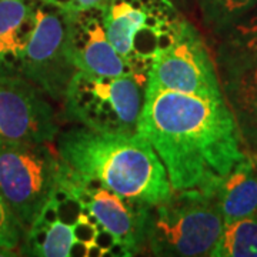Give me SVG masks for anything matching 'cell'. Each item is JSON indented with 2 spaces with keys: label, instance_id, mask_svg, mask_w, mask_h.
Masks as SVG:
<instances>
[{
  "label": "cell",
  "instance_id": "obj_1",
  "mask_svg": "<svg viewBox=\"0 0 257 257\" xmlns=\"http://www.w3.org/2000/svg\"><path fill=\"white\" fill-rule=\"evenodd\" d=\"M138 133L155 149L173 192L214 196L250 153L224 97L146 90Z\"/></svg>",
  "mask_w": 257,
  "mask_h": 257
},
{
  "label": "cell",
  "instance_id": "obj_2",
  "mask_svg": "<svg viewBox=\"0 0 257 257\" xmlns=\"http://www.w3.org/2000/svg\"><path fill=\"white\" fill-rule=\"evenodd\" d=\"M56 139L59 157L72 170L119 196L157 204L173 194L162 160L139 133L106 135L79 126Z\"/></svg>",
  "mask_w": 257,
  "mask_h": 257
},
{
  "label": "cell",
  "instance_id": "obj_3",
  "mask_svg": "<svg viewBox=\"0 0 257 257\" xmlns=\"http://www.w3.org/2000/svg\"><path fill=\"white\" fill-rule=\"evenodd\" d=\"M223 227L214 196L173 192L170 199L149 206L145 246L155 256H210Z\"/></svg>",
  "mask_w": 257,
  "mask_h": 257
},
{
  "label": "cell",
  "instance_id": "obj_4",
  "mask_svg": "<svg viewBox=\"0 0 257 257\" xmlns=\"http://www.w3.org/2000/svg\"><path fill=\"white\" fill-rule=\"evenodd\" d=\"M146 77L96 76L77 70L64 93V119L106 135H135L145 103Z\"/></svg>",
  "mask_w": 257,
  "mask_h": 257
},
{
  "label": "cell",
  "instance_id": "obj_5",
  "mask_svg": "<svg viewBox=\"0 0 257 257\" xmlns=\"http://www.w3.org/2000/svg\"><path fill=\"white\" fill-rule=\"evenodd\" d=\"M60 166L52 142L0 139V197L25 230L49 200Z\"/></svg>",
  "mask_w": 257,
  "mask_h": 257
},
{
  "label": "cell",
  "instance_id": "obj_6",
  "mask_svg": "<svg viewBox=\"0 0 257 257\" xmlns=\"http://www.w3.org/2000/svg\"><path fill=\"white\" fill-rule=\"evenodd\" d=\"M146 90L224 97L216 63L199 30L186 20L176 42L159 53L147 73Z\"/></svg>",
  "mask_w": 257,
  "mask_h": 257
},
{
  "label": "cell",
  "instance_id": "obj_7",
  "mask_svg": "<svg viewBox=\"0 0 257 257\" xmlns=\"http://www.w3.org/2000/svg\"><path fill=\"white\" fill-rule=\"evenodd\" d=\"M76 72L67 50V10L37 0L36 28L26 52L23 77L59 100Z\"/></svg>",
  "mask_w": 257,
  "mask_h": 257
},
{
  "label": "cell",
  "instance_id": "obj_8",
  "mask_svg": "<svg viewBox=\"0 0 257 257\" xmlns=\"http://www.w3.org/2000/svg\"><path fill=\"white\" fill-rule=\"evenodd\" d=\"M55 110L45 93L25 77L0 76V139L53 142Z\"/></svg>",
  "mask_w": 257,
  "mask_h": 257
},
{
  "label": "cell",
  "instance_id": "obj_9",
  "mask_svg": "<svg viewBox=\"0 0 257 257\" xmlns=\"http://www.w3.org/2000/svg\"><path fill=\"white\" fill-rule=\"evenodd\" d=\"M103 10L67 12V50L77 70L96 76L135 74L114 50L103 26Z\"/></svg>",
  "mask_w": 257,
  "mask_h": 257
},
{
  "label": "cell",
  "instance_id": "obj_10",
  "mask_svg": "<svg viewBox=\"0 0 257 257\" xmlns=\"http://www.w3.org/2000/svg\"><path fill=\"white\" fill-rule=\"evenodd\" d=\"M221 92L246 146L257 140V56L216 57Z\"/></svg>",
  "mask_w": 257,
  "mask_h": 257
},
{
  "label": "cell",
  "instance_id": "obj_11",
  "mask_svg": "<svg viewBox=\"0 0 257 257\" xmlns=\"http://www.w3.org/2000/svg\"><path fill=\"white\" fill-rule=\"evenodd\" d=\"M150 204L127 199L106 187H97L93 193L89 209L116 237L130 254H136L145 246L147 209Z\"/></svg>",
  "mask_w": 257,
  "mask_h": 257
},
{
  "label": "cell",
  "instance_id": "obj_12",
  "mask_svg": "<svg viewBox=\"0 0 257 257\" xmlns=\"http://www.w3.org/2000/svg\"><path fill=\"white\" fill-rule=\"evenodd\" d=\"M37 0H0V76L23 77Z\"/></svg>",
  "mask_w": 257,
  "mask_h": 257
},
{
  "label": "cell",
  "instance_id": "obj_13",
  "mask_svg": "<svg viewBox=\"0 0 257 257\" xmlns=\"http://www.w3.org/2000/svg\"><path fill=\"white\" fill-rule=\"evenodd\" d=\"M224 224L257 213V165L248 156L226 176L216 190Z\"/></svg>",
  "mask_w": 257,
  "mask_h": 257
},
{
  "label": "cell",
  "instance_id": "obj_14",
  "mask_svg": "<svg viewBox=\"0 0 257 257\" xmlns=\"http://www.w3.org/2000/svg\"><path fill=\"white\" fill-rule=\"evenodd\" d=\"M73 241L72 226L60 220H35L25 231L19 250L25 256L67 257Z\"/></svg>",
  "mask_w": 257,
  "mask_h": 257
},
{
  "label": "cell",
  "instance_id": "obj_15",
  "mask_svg": "<svg viewBox=\"0 0 257 257\" xmlns=\"http://www.w3.org/2000/svg\"><path fill=\"white\" fill-rule=\"evenodd\" d=\"M146 12L145 9L128 3L127 0H110L109 8L103 13V26L106 36L124 60L127 59L133 37L139 29L145 25Z\"/></svg>",
  "mask_w": 257,
  "mask_h": 257
},
{
  "label": "cell",
  "instance_id": "obj_16",
  "mask_svg": "<svg viewBox=\"0 0 257 257\" xmlns=\"http://www.w3.org/2000/svg\"><path fill=\"white\" fill-rule=\"evenodd\" d=\"M213 257H257V213L224 224Z\"/></svg>",
  "mask_w": 257,
  "mask_h": 257
},
{
  "label": "cell",
  "instance_id": "obj_17",
  "mask_svg": "<svg viewBox=\"0 0 257 257\" xmlns=\"http://www.w3.org/2000/svg\"><path fill=\"white\" fill-rule=\"evenodd\" d=\"M221 35L217 57L257 56V15L243 16Z\"/></svg>",
  "mask_w": 257,
  "mask_h": 257
},
{
  "label": "cell",
  "instance_id": "obj_18",
  "mask_svg": "<svg viewBox=\"0 0 257 257\" xmlns=\"http://www.w3.org/2000/svg\"><path fill=\"white\" fill-rule=\"evenodd\" d=\"M25 231V227L0 197V254H10V251L19 248Z\"/></svg>",
  "mask_w": 257,
  "mask_h": 257
},
{
  "label": "cell",
  "instance_id": "obj_19",
  "mask_svg": "<svg viewBox=\"0 0 257 257\" xmlns=\"http://www.w3.org/2000/svg\"><path fill=\"white\" fill-rule=\"evenodd\" d=\"M109 5H110V0H76L74 12L89 9H100L104 12L109 8Z\"/></svg>",
  "mask_w": 257,
  "mask_h": 257
},
{
  "label": "cell",
  "instance_id": "obj_20",
  "mask_svg": "<svg viewBox=\"0 0 257 257\" xmlns=\"http://www.w3.org/2000/svg\"><path fill=\"white\" fill-rule=\"evenodd\" d=\"M43 2H47V3H52L60 9L67 10V12H74V3L76 0H43Z\"/></svg>",
  "mask_w": 257,
  "mask_h": 257
},
{
  "label": "cell",
  "instance_id": "obj_21",
  "mask_svg": "<svg viewBox=\"0 0 257 257\" xmlns=\"http://www.w3.org/2000/svg\"><path fill=\"white\" fill-rule=\"evenodd\" d=\"M248 153H250V156L253 157V160H254V163L257 165V140L251 145V146L247 147Z\"/></svg>",
  "mask_w": 257,
  "mask_h": 257
}]
</instances>
